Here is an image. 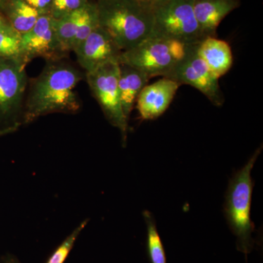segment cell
<instances>
[{
    "label": "cell",
    "mask_w": 263,
    "mask_h": 263,
    "mask_svg": "<svg viewBox=\"0 0 263 263\" xmlns=\"http://www.w3.org/2000/svg\"><path fill=\"white\" fill-rule=\"evenodd\" d=\"M84 6L62 18L54 19L57 37L66 53L72 51V42L80 29L84 16Z\"/></svg>",
    "instance_id": "16"
},
{
    "label": "cell",
    "mask_w": 263,
    "mask_h": 263,
    "mask_svg": "<svg viewBox=\"0 0 263 263\" xmlns=\"http://www.w3.org/2000/svg\"><path fill=\"white\" fill-rule=\"evenodd\" d=\"M83 74L61 60L47 62L33 79L24 102L23 124L53 113L76 114L81 108L76 86Z\"/></svg>",
    "instance_id": "1"
},
{
    "label": "cell",
    "mask_w": 263,
    "mask_h": 263,
    "mask_svg": "<svg viewBox=\"0 0 263 263\" xmlns=\"http://www.w3.org/2000/svg\"><path fill=\"white\" fill-rule=\"evenodd\" d=\"M99 26L113 38L122 51L150 37L152 7L134 0H98Z\"/></svg>",
    "instance_id": "2"
},
{
    "label": "cell",
    "mask_w": 263,
    "mask_h": 263,
    "mask_svg": "<svg viewBox=\"0 0 263 263\" xmlns=\"http://www.w3.org/2000/svg\"><path fill=\"white\" fill-rule=\"evenodd\" d=\"M79 65L86 72L110 61H119L122 51L105 29L98 26L74 49Z\"/></svg>",
    "instance_id": "10"
},
{
    "label": "cell",
    "mask_w": 263,
    "mask_h": 263,
    "mask_svg": "<svg viewBox=\"0 0 263 263\" xmlns=\"http://www.w3.org/2000/svg\"><path fill=\"white\" fill-rule=\"evenodd\" d=\"M90 0H52L50 15L53 19H60L72 12L80 9Z\"/></svg>",
    "instance_id": "20"
},
{
    "label": "cell",
    "mask_w": 263,
    "mask_h": 263,
    "mask_svg": "<svg viewBox=\"0 0 263 263\" xmlns=\"http://www.w3.org/2000/svg\"><path fill=\"white\" fill-rule=\"evenodd\" d=\"M4 12L11 27L21 35L29 32L41 15L24 0H8Z\"/></svg>",
    "instance_id": "15"
},
{
    "label": "cell",
    "mask_w": 263,
    "mask_h": 263,
    "mask_svg": "<svg viewBox=\"0 0 263 263\" xmlns=\"http://www.w3.org/2000/svg\"><path fill=\"white\" fill-rule=\"evenodd\" d=\"M89 219H86L79 224V227L76 228L72 231L68 237L59 246L56 250L53 252L51 257L48 258L46 263H64L66 259L68 257L71 250L73 248L74 245L78 237L80 235L81 232L84 230L86 226H87Z\"/></svg>",
    "instance_id": "19"
},
{
    "label": "cell",
    "mask_w": 263,
    "mask_h": 263,
    "mask_svg": "<svg viewBox=\"0 0 263 263\" xmlns=\"http://www.w3.org/2000/svg\"><path fill=\"white\" fill-rule=\"evenodd\" d=\"M259 146L245 165L235 172L228 183L224 204V217L236 238L237 248L246 255L254 248V224L251 220V205L254 182L252 171L261 152Z\"/></svg>",
    "instance_id": "3"
},
{
    "label": "cell",
    "mask_w": 263,
    "mask_h": 263,
    "mask_svg": "<svg viewBox=\"0 0 263 263\" xmlns=\"http://www.w3.org/2000/svg\"><path fill=\"white\" fill-rule=\"evenodd\" d=\"M8 0H0V12H4Z\"/></svg>",
    "instance_id": "24"
},
{
    "label": "cell",
    "mask_w": 263,
    "mask_h": 263,
    "mask_svg": "<svg viewBox=\"0 0 263 263\" xmlns=\"http://www.w3.org/2000/svg\"><path fill=\"white\" fill-rule=\"evenodd\" d=\"M147 228V249L152 263L166 262L165 252L161 240L155 217L148 211L143 212Z\"/></svg>",
    "instance_id": "17"
},
{
    "label": "cell",
    "mask_w": 263,
    "mask_h": 263,
    "mask_svg": "<svg viewBox=\"0 0 263 263\" xmlns=\"http://www.w3.org/2000/svg\"><path fill=\"white\" fill-rule=\"evenodd\" d=\"M150 79L139 69L127 64L119 63V94L123 113L128 121L137 99Z\"/></svg>",
    "instance_id": "14"
},
{
    "label": "cell",
    "mask_w": 263,
    "mask_h": 263,
    "mask_svg": "<svg viewBox=\"0 0 263 263\" xmlns=\"http://www.w3.org/2000/svg\"><path fill=\"white\" fill-rule=\"evenodd\" d=\"M190 46L150 36L134 48L122 51L119 62L139 69L150 79L156 76L167 77L186 56Z\"/></svg>",
    "instance_id": "5"
},
{
    "label": "cell",
    "mask_w": 263,
    "mask_h": 263,
    "mask_svg": "<svg viewBox=\"0 0 263 263\" xmlns=\"http://www.w3.org/2000/svg\"><path fill=\"white\" fill-rule=\"evenodd\" d=\"M240 5V0H194V12L204 36L216 37L221 21Z\"/></svg>",
    "instance_id": "12"
},
{
    "label": "cell",
    "mask_w": 263,
    "mask_h": 263,
    "mask_svg": "<svg viewBox=\"0 0 263 263\" xmlns=\"http://www.w3.org/2000/svg\"><path fill=\"white\" fill-rule=\"evenodd\" d=\"M27 64L21 57L0 58V137L23 124Z\"/></svg>",
    "instance_id": "4"
},
{
    "label": "cell",
    "mask_w": 263,
    "mask_h": 263,
    "mask_svg": "<svg viewBox=\"0 0 263 263\" xmlns=\"http://www.w3.org/2000/svg\"><path fill=\"white\" fill-rule=\"evenodd\" d=\"M27 4L37 10L39 14L50 15L52 0H24Z\"/></svg>",
    "instance_id": "21"
},
{
    "label": "cell",
    "mask_w": 263,
    "mask_h": 263,
    "mask_svg": "<svg viewBox=\"0 0 263 263\" xmlns=\"http://www.w3.org/2000/svg\"><path fill=\"white\" fill-rule=\"evenodd\" d=\"M153 27L150 36L184 44H199L205 36L194 12V0H167L152 7Z\"/></svg>",
    "instance_id": "6"
},
{
    "label": "cell",
    "mask_w": 263,
    "mask_h": 263,
    "mask_svg": "<svg viewBox=\"0 0 263 263\" xmlns=\"http://www.w3.org/2000/svg\"><path fill=\"white\" fill-rule=\"evenodd\" d=\"M119 62L103 64L86 72L88 84L107 120L122 134L123 145L127 142L128 122L123 113L119 89Z\"/></svg>",
    "instance_id": "7"
},
{
    "label": "cell",
    "mask_w": 263,
    "mask_h": 263,
    "mask_svg": "<svg viewBox=\"0 0 263 263\" xmlns=\"http://www.w3.org/2000/svg\"><path fill=\"white\" fill-rule=\"evenodd\" d=\"M134 1L138 2V3H146V4H148V0H134Z\"/></svg>",
    "instance_id": "26"
},
{
    "label": "cell",
    "mask_w": 263,
    "mask_h": 263,
    "mask_svg": "<svg viewBox=\"0 0 263 263\" xmlns=\"http://www.w3.org/2000/svg\"><path fill=\"white\" fill-rule=\"evenodd\" d=\"M2 263H21L16 257L12 255H7L3 257Z\"/></svg>",
    "instance_id": "22"
},
{
    "label": "cell",
    "mask_w": 263,
    "mask_h": 263,
    "mask_svg": "<svg viewBox=\"0 0 263 263\" xmlns=\"http://www.w3.org/2000/svg\"><path fill=\"white\" fill-rule=\"evenodd\" d=\"M197 45L190 46L186 56L165 78L176 81L181 86L186 84L193 86L205 95L213 105L222 106L224 97L219 85V79L211 72L197 54Z\"/></svg>",
    "instance_id": "8"
},
{
    "label": "cell",
    "mask_w": 263,
    "mask_h": 263,
    "mask_svg": "<svg viewBox=\"0 0 263 263\" xmlns=\"http://www.w3.org/2000/svg\"><path fill=\"white\" fill-rule=\"evenodd\" d=\"M21 55V34L11 25L0 29V58Z\"/></svg>",
    "instance_id": "18"
},
{
    "label": "cell",
    "mask_w": 263,
    "mask_h": 263,
    "mask_svg": "<svg viewBox=\"0 0 263 263\" xmlns=\"http://www.w3.org/2000/svg\"><path fill=\"white\" fill-rule=\"evenodd\" d=\"M164 1H167V0H148V3L151 6L153 7L156 5L160 4L161 3H163Z\"/></svg>",
    "instance_id": "25"
},
{
    "label": "cell",
    "mask_w": 263,
    "mask_h": 263,
    "mask_svg": "<svg viewBox=\"0 0 263 263\" xmlns=\"http://www.w3.org/2000/svg\"><path fill=\"white\" fill-rule=\"evenodd\" d=\"M181 85L163 77L153 84H147L136 100V107L143 120H154L169 108Z\"/></svg>",
    "instance_id": "11"
},
{
    "label": "cell",
    "mask_w": 263,
    "mask_h": 263,
    "mask_svg": "<svg viewBox=\"0 0 263 263\" xmlns=\"http://www.w3.org/2000/svg\"><path fill=\"white\" fill-rule=\"evenodd\" d=\"M197 54L217 79L226 75L233 66V57L230 45L216 37L208 36L197 45Z\"/></svg>",
    "instance_id": "13"
},
{
    "label": "cell",
    "mask_w": 263,
    "mask_h": 263,
    "mask_svg": "<svg viewBox=\"0 0 263 263\" xmlns=\"http://www.w3.org/2000/svg\"><path fill=\"white\" fill-rule=\"evenodd\" d=\"M10 24L7 18H5L3 15L0 13V29L5 28V27H8Z\"/></svg>",
    "instance_id": "23"
},
{
    "label": "cell",
    "mask_w": 263,
    "mask_h": 263,
    "mask_svg": "<svg viewBox=\"0 0 263 263\" xmlns=\"http://www.w3.org/2000/svg\"><path fill=\"white\" fill-rule=\"evenodd\" d=\"M66 55L57 37L54 19L50 15H40L34 27L21 35L20 57L27 63L37 57L57 61Z\"/></svg>",
    "instance_id": "9"
}]
</instances>
